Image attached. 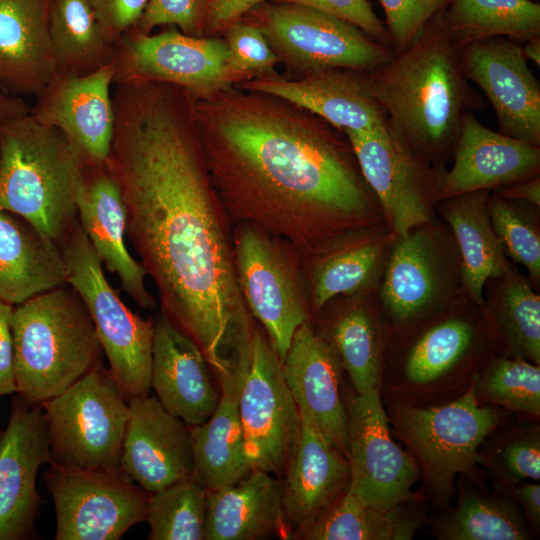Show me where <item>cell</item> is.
<instances>
[{"label":"cell","mask_w":540,"mask_h":540,"mask_svg":"<svg viewBox=\"0 0 540 540\" xmlns=\"http://www.w3.org/2000/svg\"><path fill=\"white\" fill-rule=\"evenodd\" d=\"M106 169L126 237L161 312L202 350L219 385L234 381L256 325L241 295L233 223L212 184L190 94L164 82L113 85Z\"/></svg>","instance_id":"1"},{"label":"cell","mask_w":540,"mask_h":540,"mask_svg":"<svg viewBox=\"0 0 540 540\" xmlns=\"http://www.w3.org/2000/svg\"><path fill=\"white\" fill-rule=\"evenodd\" d=\"M191 101L212 184L233 224H254L301 258L348 232L388 225L346 135L323 118L236 85Z\"/></svg>","instance_id":"2"},{"label":"cell","mask_w":540,"mask_h":540,"mask_svg":"<svg viewBox=\"0 0 540 540\" xmlns=\"http://www.w3.org/2000/svg\"><path fill=\"white\" fill-rule=\"evenodd\" d=\"M445 3L411 45L364 73L394 135L443 167L452 161L465 115L487 106L464 75L460 47L445 25Z\"/></svg>","instance_id":"3"},{"label":"cell","mask_w":540,"mask_h":540,"mask_svg":"<svg viewBox=\"0 0 540 540\" xmlns=\"http://www.w3.org/2000/svg\"><path fill=\"white\" fill-rule=\"evenodd\" d=\"M497 353L482 307L463 294L431 317L389 334L380 392L414 407L454 401Z\"/></svg>","instance_id":"4"},{"label":"cell","mask_w":540,"mask_h":540,"mask_svg":"<svg viewBox=\"0 0 540 540\" xmlns=\"http://www.w3.org/2000/svg\"><path fill=\"white\" fill-rule=\"evenodd\" d=\"M87 165L56 128L30 113L0 126V209L60 243L78 221Z\"/></svg>","instance_id":"5"},{"label":"cell","mask_w":540,"mask_h":540,"mask_svg":"<svg viewBox=\"0 0 540 540\" xmlns=\"http://www.w3.org/2000/svg\"><path fill=\"white\" fill-rule=\"evenodd\" d=\"M11 330L16 393L30 403L59 395L102 364L91 316L68 284L14 306Z\"/></svg>","instance_id":"6"},{"label":"cell","mask_w":540,"mask_h":540,"mask_svg":"<svg viewBox=\"0 0 540 540\" xmlns=\"http://www.w3.org/2000/svg\"><path fill=\"white\" fill-rule=\"evenodd\" d=\"M381 397L392 434L418 464L430 509L443 512L452 506L458 475L487 488L479 447L511 413L480 404L473 386L454 401L432 407H414Z\"/></svg>","instance_id":"7"},{"label":"cell","mask_w":540,"mask_h":540,"mask_svg":"<svg viewBox=\"0 0 540 540\" xmlns=\"http://www.w3.org/2000/svg\"><path fill=\"white\" fill-rule=\"evenodd\" d=\"M59 246L66 283L88 309L113 379L128 399L148 394L155 320L142 318L121 300L79 221Z\"/></svg>","instance_id":"8"},{"label":"cell","mask_w":540,"mask_h":540,"mask_svg":"<svg viewBox=\"0 0 540 540\" xmlns=\"http://www.w3.org/2000/svg\"><path fill=\"white\" fill-rule=\"evenodd\" d=\"M375 293L389 334L431 317L463 294L458 248L441 219L396 236Z\"/></svg>","instance_id":"9"},{"label":"cell","mask_w":540,"mask_h":540,"mask_svg":"<svg viewBox=\"0 0 540 540\" xmlns=\"http://www.w3.org/2000/svg\"><path fill=\"white\" fill-rule=\"evenodd\" d=\"M241 295L283 361L296 330L312 323L301 256L282 238L246 222L233 224Z\"/></svg>","instance_id":"10"},{"label":"cell","mask_w":540,"mask_h":540,"mask_svg":"<svg viewBox=\"0 0 540 540\" xmlns=\"http://www.w3.org/2000/svg\"><path fill=\"white\" fill-rule=\"evenodd\" d=\"M128 399L101 365L42 406L51 463L81 469H120Z\"/></svg>","instance_id":"11"},{"label":"cell","mask_w":540,"mask_h":540,"mask_svg":"<svg viewBox=\"0 0 540 540\" xmlns=\"http://www.w3.org/2000/svg\"><path fill=\"white\" fill-rule=\"evenodd\" d=\"M242 19L263 33L279 63L296 75L333 68L366 73L394 54L357 26L304 5L266 0Z\"/></svg>","instance_id":"12"},{"label":"cell","mask_w":540,"mask_h":540,"mask_svg":"<svg viewBox=\"0 0 540 540\" xmlns=\"http://www.w3.org/2000/svg\"><path fill=\"white\" fill-rule=\"evenodd\" d=\"M237 409L252 470L282 475L299 432L300 413L285 381L282 360L257 322Z\"/></svg>","instance_id":"13"},{"label":"cell","mask_w":540,"mask_h":540,"mask_svg":"<svg viewBox=\"0 0 540 540\" xmlns=\"http://www.w3.org/2000/svg\"><path fill=\"white\" fill-rule=\"evenodd\" d=\"M229 57L220 37L189 36L175 27L144 34L134 27L115 42L113 85L164 82L204 97L245 80L231 68Z\"/></svg>","instance_id":"14"},{"label":"cell","mask_w":540,"mask_h":540,"mask_svg":"<svg viewBox=\"0 0 540 540\" xmlns=\"http://www.w3.org/2000/svg\"><path fill=\"white\" fill-rule=\"evenodd\" d=\"M43 479L56 511V540H118L145 521L148 493L120 469L50 463Z\"/></svg>","instance_id":"15"},{"label":"cell","mask_w":540,"mask_h":540,"mask_svg":"<svg viewBox=\"0 0 540 540\" xmlns=\"http://www.w3.org/2000/svg\"><path fill=\"white\" fill-rule=\"evenodd\" d=\"M349 492L380 510L425 496L417 462L393 438L379 390L343 394Z\"/></svg>","instance_id":"16"},{"label":"cell","mask_w":540,"mask_h":540,"mask_svg":"<svg viewBox=\"0 0 540 540\" xmlns=\"http://www.w3.org/2000/svg\"><path fill=\"white\" fill-rule=\"evenodd\" d=\"M343 132L397 236H405L411 229L436 218L446 167L433 165L417 155L387 124L375 132Z\"/></svg>","instance_id":"17"},{"label":"cell","mask_w":540,"mask_h":540,"mask_svg":"<svg viewBox=\"0 0 540 540\" xmlns=\"http://www.w3.org/2000/svg\"><path fill=\"white\" fill-rule=\"evenodd\" d=\"M45 463H51V455L44 410L17 395L0 432V540L35 537L43 504L36 477Z\"/></svg>","instance_id":"18"},{"label":"cell","mask_w":540,"mask_h":540,"mask_svg":"<svg viewBox=\"0 0 540 540\" xmlns=\"http://www.w3.org/2000/svg\"><path fill=\"white\" fill-rule=\"evenodd\" d=\"M465 77L492 106L499 132L540 147V83L528 66L522 45L496 36L460 48Z\"/></svg>","instance_id":"19"},{"label":"cell","mask_w":540,"mask_h":540,"mask_svg":"<svg viewBox=\"0 0 540 540\" xmlns=\"http://www.w3.org/2000/svg\"><path fill=\"white\" fill-rule=\"evenodd\" d=\"M114 62L85 76L56 75L35 98L30 114L58 129L89 167L104 166L114 133Z\"/></svg>","instance_id":"20"},{"label":"cell","mask_w":540,"mask_h":540,"mask_svg":"<svg viewBox=\"0 0 540 540\" xmlns=\"http://www.w3.org/2000/svg\"><path fill=\"white\" fill-rule=\"evenodd\" d=\"M120 470L148 494L191 478V426L168 412L156 397L128 399Z\"/></svg>","instance_id":"21"},{"label":"cell","mask_w":540,"mask_h":540,"mask_svg":"<svg viewBox=\"0 0 540 540\" xmlns=\"http://www.w3.org/2000/svg\"><path fill=\"white\" fill-rule=\"evenodd\" d=\"M235 85L281 97L316 114L341 131L375 132L387 124L386 116L371 95L362 72L320 69L296 75L295 78L273 72Z\"/></svg>","instance_id":"22"},{"label":"cell","mask_w":540,"mask_h":540,"mask_svg":"<svg viewBox=\"0 0 540 540\" xmlns=\"http://www.w3.org/2000/svg\"><path fill=\"white\" fill-rule=\"evenodd\" d=\"M154 320L151 389L168 412L191 427L199 425L220 401L215 375L202 350L185 332L162 312Z\"/></svg>","instance_id":"23"},{"label":"cell","mask_w":540,"mask_h":540,"mask_svg":"<svg viewBox=\"0 0 540 540\" xmlns=\"http://www.w3.org/2000/svg\"><path fill=\"white\" fill-rule=\"evenodd\" d=\"M282 369L299 412L347 457L344 369L334 349L311 322L303 323L294 333Z\"/></svg>","instance_id":"24"},{"label":"cell","mask_w":540,"mask_h":540,"mask_svg":"<svg viewBox=\"0 0 540 540\" xmlns=\"http://www.w3.org/2000/svg\"><path fill=\"white\" fill-rule=\"evenodd\" d=\"M283 474L282 523L288 536L334 504L350 486L347 457L302 413Z\"/></svg>","instance_id":"25"},{"label":"cell","mask_w":540,"mask_h":540,"mask_svg":"<svg viewBox=\"0 0 540 540\" xmlns=\"http://www.w3.org/2000/svg\"><path fill=\"white\" fill-rule=\"evenodd\" d=\"M438 199L527 180L540 173V147L493 131L468 112Z\"/></svg>","instance_id":"26"},{"label":"cell","mask_w":540,"mask_h":540,"mask_svg":"<svg viewBox=\"0 0 540 540\" xmlns=\"http://www.w3.org/2000/svg\"><path fill=\"white\" fill-rule=\"evenodd\" d=\"M396 236L388 225L359 229L301 258L312 319L336 297L376 292Z\"/></svg>","instance_id":"27"},{"label":"cell","mask_w":540,"mask_h":540,"mask_svg":"<svg viewBox=\"0 0 540 540\" xmlns=\"http://www.w3.org/2000/svg\"><path fill=\"white\" fill-rule=\"evenodd\" d=\"M312 325L338 355L356 393L380 391L389 329L375 292L330 300Z\"/></svg>","instance_id":"28"},{"label":"cell","mask_w":540,"mask_h":540,"mask_svg":"<svg viewBox=\"0 0 540 540\" xmlns=\"http://www.w3.org/2000/svg\"><path fill=\"white\" fill-rule=\"evenodd\" d=\"M77 212L78 221L103 266L117 275L122 289L139 307L154 309L156 299L146 287L147 274L125 242L127 212L120 188L105 165L87 167Z\"/></svg>","instance_id":"29"},{"label":"cell","mask_w":540,"mask_h":540,"mask_svg":"<svg viewBox=\"0 0 540 540\" xmlns=\"http://www.w3.org/2000/svg\"><path fill=\"white\" fill-rule=\"evenodd\" d=\"M50 0H0V88L36 98L56 76Z\"/></svg>","instance_id":"30"},{"label":"cell","mask_w":540,"mask_h":540,"mask_svg":"<svg viewBox=\"0 0 540 540\" xmlns=\"http://www.w3.org/2000/svg\"><path fill=\"white\" fill-rule=\"evenodd\" d=\"M489 193H463L439 200L436 206V214L450 229L458 248L462 293L480 307L487 281L515 268L491 225Z\"/></svg>","instance_id":"31"},{"label":"cell","mask_w":540,"mask_h":540,"mask_svg":"<svg viewBox=\"0 0 540 540\" xmlns=\"http://www.w3.org/2000/svg\"><path fill=\"white\" fill-rule=\"evenodd\" d=\"M65 284L59 244L22 217L0 209V302L16 306Z\"/></svg>","instance_id":"32"},{"label":"cell","mask_w":540,"mask_h":540,"mask_svg":"<svg viewBox=\"0 0 540 540\" xmlns=\"http://www.w3.org/2000/svg\"><path fill=\"white\" fill-rule=\"evenodd\" d=\"M282 524V479L252 470L235 484L207 492L204 540H256Z\"/></svg>","instance_id":"33"},{"label":"cell","mask_w":540,"mask_h":540,"mask_svg":"<svg viewBox=\"0 0 540 540\" xmlns=\"http://www.w3.org/2000/svg\"><path fill=\"white\" fill-rule=\"evenodd\" d=\"M430 505L426 496L380 510L347 491L291 539L303 540H411L427 525Z\"/></svg>","instance_id":"34"},{"label":"cell","mask_w":540,"mask_h":540,"mask_svg":"<svg viewBox=\"0 0 540 540\" xmlns=\"http://www.w3.org/2000/svg\"><path fill=\"white\" fill-rule=\"evenodd\" d=\"M455 505L429 516L438 540H530L535 534L520 506L463 475L456 479Z\"/></svg>","instance_id":"35"},{"label":"cell","mask_w":540,"mask_h":540,"mask_svg":"<svg viewBox=\"0 0 540 540\" xmlns=\"http://www.w3.org/2000/svg\"><path fill=\"white\" fill-rule=\"evenodd\" d=\"M239 385L220 388L214 413L191 427L193 470L191 480L207 492L231 486L248 475V461L237 409Z\"/></svg>","instance_id":"36"},{"label":"cell","mask_w":540,"mask_h":540,"mask_svg":"<svg viewBox=\"0 0 540 540\" xmlns=\"http://www.w3.org/2000/svg\"><path fill=\"white\" fill-rule=\"evenodd\" d=\"M483 300L497 353L540 365V296L530 280L513 268L487 281Z\"/></svg>","instance_id":"37"},{"label":"cell","mask_w":540,"mask_h":540,"mask_svg":"<svg viewBox=\"0 0 540 540\" xmlns=\"http://www.w3.org/2000/svg\"><path fill=\"white\" fill-rule=\"evenodd\" d=\"M49 35L58 76H85L114 61L115 41L88 0H50Z\"/></svg>","instance_id":"38"},{"label":"cell","mask_w":540,"mask_h":540,"mask_svg":"<svg viewBox=\"0 0 540 540\" xmlns=\"http://www.w3.org/2000/svg\"><path fill=\"white\" fill-rule=\"evenodd\" d=\"M443 14L460 48L496 36L519 43L540 37V5L533 0H446Z\"/></svg>","instance_id":"39"},{"label":"cell","mask_w":540,"mask_h":540,"mask_svg":"<svg viewBox=\"0 0 540 540\" xmlns=\"http://www.w3.org/2000/svg\"><path fill=\"white\" fill-rule=\"evenodd\" d=\"M540 418L510 414L484 438L481 466L491 482L540 480Z\"/></svg>","instance_id":"40"},{"label":"cell","mask_w":540,"mask_h":540,"mask_svg":"<svg viewBox=\"0 0 540 540\" xmlns=\"http://www.w3.org/2000/svg\"><path fill=\"white\" fill-rule=\"evenodd\" d=\"M473 392L480 404L540 418V365L495 353L478 373Z\"/></svg>","instance_id":"41"},{"label":"cell","mask_w":540,"mask_h":540,"mask_svg":"<svg viewBox=\"0 0 540 540\" xmlns=\"http://www.w3.org/2000/svg\"><path fill=\"white\" fill-rule=\"evenodd\" d=\"M207 491L191 479L148 494L150 540H204Z\"/></svg>","instance_id":"42"},{"label":"cell","mask_w":540,"mask_h":540,"mask_svg":"<svg viewBox=\"0 0 540 540\" xmlns=\"http://www.w3.org/2000/svg\"><path fill=\"white\" fill-rule=\"evenodd\" d=\"M539 208L525 201L507 199L494 191L487 198L491 225L507 256L522 265L534 287L540 281Z\"/></svg>","instance_id":"43"},{"label":"cell","mask_w":540,"mask_h":540,"mask_svg":"<svg viewBox=\"0 0 540 540\" xmlns=\"http://www.w3.org/2000/svg\"><path fill=\"white\" fill-rule=\"evenodd\" d=\"M223 34L229 50L230 66L245 80L275 72L278 58L256 26L241 19L230 25Z\"/></svg>","instance_id":"44"},{"label":"cell","mask_w":540,"mask_h":540,"mask_svg":"<svg viewBox=\"0 0 540 540\" xmlns=\"http://www.w3.org/2000/svg\"><path fill=\"white\" fill-rule=\"evenodd\" d=\"M395 52L411 45L446 0H379Z\"/></svg>","instance_id":"45"},{"label":"cell","mask_w":540,"mask_h":540,"mask_svg":"<svg viewBox=\"0 0 540 540\" xmlns=\"http://www.w3.org/2000/svg\"><path fill=\"white\" fill-rule=\"evenodd\" d=\"M205 0H148L137 28L144 34L161 25H176L182 33L203 37Z\"/></svg>","instance_id":"46"},{"label":"cell","mask_w":540,"mask_h":540,"mask_svg":"<svg viewBox=\"0 0 540 540\" xmlns=\"http://www.w3.org/2000/svg\"><path fill=\"white\" fill-rule=\"evenodd\" d=\"M276 3H293L308 6L343 19L377 40L391 46L390 35L384 23L373 11L368 0H268ZM393 49V48H392Z\"/></svg>","instance_id":"47"},{"label":"cell","mask_w":540,"mask_h":540,"mask_svg":"<svg viewBox=\"0 0 540 540\" xmlns=\"http://www.w3.org/2000/svg\"><path fill=\"white\" fill-rule=\"evenodd\" d=\"M106 33L116 40L136 27L148 0H88Z\"/></svg>","instance_id":"48"},{"label":"cell","mask_w":540,"mask_h":540,"mask_svg":"<svg viewBox=\"0 0 540 540\" xmlns=\"http://www.w3.org/2000/svg\"><path fill=\"white\" fill-rule=\"evenodd\" d=\"M266 0H205L203 37H218Z\"/></svg>","instance_id":"49"},{"label":"cell","mask_w":540,"mask_h":540,"mask_svg":"<svg viewBox=\"0 0 540 540\" xmlns=\"http://www.w3.org/2000/svg\"><path fill=\"white\" fill-rule=\"evenodd\" d=\"M491 489L515 501L534 533L540 531V484L535 481L491 482Z\"/></svg>","instance_id":"50"},{"label":"cell","mask_w":540,"mask_h":540,"mask_svg":"<svg viewBox=\"0 0 540 540\" xmlns=\"http://www.w3.org/2000/svg\"><path fill=\"white\" fill-rule=\"evenodd\" d=\"M12 305L0 302V397L16 392Z\"/></svg>","instance_id":"51"},{"label":"cell","mask_w":540,"mask_h":540,"mask_svg":"<svg viewBox=\"0 0 540 540\" xmlns=\"http://www.w3.org/2000/svg\"><path fill=\"white\" fill-rule=\"evenodd\" d=\"M492 191L504 198L525 201L540 207V176H535Z\"/></svg>","instance_id":"52"},{"label":"cell","mask_w":540,"mask_h":540,"mask_svg":"<svg viewBox=\"0 0 540 540\" xmlns=\"http://www.w3.org/2000/svg\"><path fill=\"white\" fill-rule=\"evenodd\" d=\"M31 106L23 98L0 88V126L5 122L30 113Z\"/></svg>","instance_id":"53"},{"label":"cell","mask_w":540,"mask_h":540,"mask_svg":"<svg viewBox=\"0 0 540 540\" xmlns=\"http://www.w3.org/2000/svg\"><path fill=\"white\" fill-rule=\"evenodd\" d=\"M522 52L527 61H532L537 67L540 66V37L524 42Z\"/></svg>","instance_id":"54"}]
</instances>
